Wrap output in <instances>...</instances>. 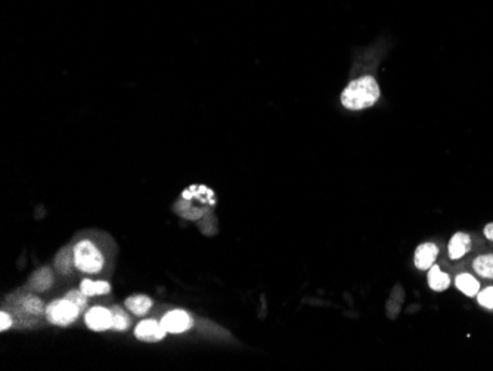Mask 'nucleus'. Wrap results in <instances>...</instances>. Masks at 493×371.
I'll list each match as a JSON object with an SVG mask.
<instances>
[{
	"label": "nucleus",
	"instance_id": "nucleus-1",
	"mask_svg": "<svg viewBox=\"0 0 493 371\" xmlns=\"http://www.w3.org/2000/svg\"><path fill=\"white\" fill-rule=\"evenodd\" d=\"M381 100L379 83L373 73H363L350 79L346 88L340 93V104L344 109L357 113L374 108Z\"/></svg>",
	"mask_w": 493,
	"mask_h": 371
},
{
	"label": "nucleus",
	"instance_id": "nucleus-2",
	"mask_svg": "<svg viewBox=\"0 0 493 371\" xmlns=\"http://www.w3.org/2000/svg\"><path fill=\"white\" fill-rule=\"evenodd\" d=\"M74 264L83 274H97L105 265V257L91 240H81L72 247Z\"/></svg>",
	"mask_w": 493,
	"mask_h": 371
},
{
	"label": "nucleus",
	"instance_id": "nucleus-3",
	"mask_svg": "<svg viewBox=\"0 0 493 371\" xmlns=\"http://www.w3.org/2000/svg\"><path fill=\"white\" fill-rule=\"evenodd\" d=\"M80 312L81 309L76 303H72L71 301L64 298L49 303L46 306L45 315L51 324L58 327H68L76 323Z\"/></svg>",
	"mask_w": 493,
	"mask_h": 371
},
{
	"label": "nucleus",
	"instance_id": "nucleus-4",
	"mask_svg": "<svg viewBox=\"0 0 493 371\" xmlns=\"http://www.w3.org/2000/svg\"><path fill=\"white\" fill-rule=\"evenodd\" d=\"M162 324L170 335H182L192 328L194 319L183 309H173L162 318Z\"/></svg>",
	"mask_w": 493,
	"mask_h": 371
},
{
	"label": "nucleus",
	"instance_id": "nucleus-5",
	"mask_svg": "<svg viewBox=\"0 0 493 371\" xmlns=\"http://www.w3.org/2000/svg\"><path fill=\"white\" fill-rule=\"evenodd\" d=\"M169 333L163 327L162 321H157L154 318H148L141 321V323L134 328V336L136 339L146 342V343H157L162 342Z\"/></svg>",
	"mask_w": 493,
	"mask_h": 371
},
{
	"label": "nucleus",
	"instance_id": "nucleus-6",
	"mask_svg": "<svg viewBox=\"0 0 493 371\" xmlns=\"http://www.w3.org/2000/svg\"><path fill=\"white\" fill-rule=\"evenodd\" d=\"M84 323L92 331L102 333L113 328V312L104 306L91 308L84 317Z\"/></svg>",
	"mask_w": 493,
	"mask_h": 371
},
{
	"label": "nucleus",
	"instance_id": "nucleus-7",
	"mask_svg": "<svg viewBox=\"0 0 493 371\" xmlns=\"http://www.w3.org/2000/svg\"><path fill=\"white\" fill-rule=\"evenodd\" d=\"M439 256V247L435 243H423L416 247L414 255V264L420 271H428L435 265Z\"/></svg>",
	"mask_w": 493,
	"mask_h": 371
},
{
	"label": "nucleus",
	"instance_id": "nucleus-8",
	"mask_svg": "<svg viewBox=\"0 0 493 371\" xmlns=\"http://www.w3.org/2000/svg\"><path fill=\"white\" fill-rule=\"evenodd\" d=\"M471 250V237L465 232L453 234L448 244V255L452 261H458Z\"/></svg>",
	"mask_w": 493,
	"mask_h": 371
},
{
	"label": "nucleus",
	"instance_id": "nucleus-9",
	"mask_svg": "<svg viewBox=\"0 0 493 371\" xmlns=\"http://www.w3.org/2000/svg\"><path fill=\"white\" fill-rule=\"evenodd\" d=\"M55 275L54 271L49 266H43L33 272V275L29 280V287L34 292H46L54 286Z\"/></svg>",
	"mask_w": 493,
	"mask_h": 371
},
{
	"label": "nucleus",
	"instance_id": "nucleus-10",
	"mask_svg": "<svg viewBox=\"0 0 493 371\" xmlns=\"http://www.w3.org/2000/svg\"><path fill=\"white\" fill-rule=\"evenodd\" d=\"M427 280H428V286L433 292H445L449 289L451 286V277L446 272H443L436 264L428 269L427 274Z\"/></svg>",
	"mask_w": 493,
	"mask_h": 371
},
{
	"label": "nucleus",
	"instance_id": "nucleus-11",
	"mask_svg": "<svg viewBox=\"0 0 493 371\" xmlns=\"http://www.w3.org/2000/svg\"><path fill=\"white\" fill-rule=\"evenodd\" d=\"M455 287L462 294L468 296V298H476L480 292V282L474 275L468 274V272H462V274H458L457 278H455Z\"/></svg>",
	"mask_w": 493,
	"mask_h": 371
},
{
	"label": "nucleus",
	"instance_id": "nucleus-12",
	"mask_svg": "<svg viewBox=\"0 0 493 371\" xmlns=\"http://www.w3.org/2000/svg\"><path fill=\"white\" fill-rule=\"evenodd\" d=\"M154 302L150 296L145 294H133L130 298L126 299V308L127 311H130L133 315L142 317L146 312H150V309L152 308Z\"/></svg>",
	"mask_w": 493,
	"mask_h": 371
},
{
	"label": "nucleus",
	"instance_id": "nucleus-13",
	"mask_svg": "<svg viewBox=\"0 0 493 371\" xmlns=\"http://www.w3.org/2000/svg\"><path fill=\"white\" fill-rule=\"evenodd\" d=\"M473 269L478 277L493 280V253L477 256L473 261Z\"/></svg>",
	"mask_w": 493,
	"mask_h": 371
},
{
	"label": "nucleus",
	"instance_id": "nucleus-14",
	"mask_svg": "<svg viewBox=\"0 0 493 371\" xmlns=\"http://www.w3.org/2000/svg\"><path fill=\"white\" fill-rule=\"evenodd\" d=\"M72 266H76V264H74V252L71 247H64L55 257V268L59 274L70 275Z\"/></svg>",
	"mask_w": 493,
	"mask_h": 371
},
{
	"label": "nucleus",
	"instance_id": "nucleus-15",
	"mask_svg": "<svg viewBox=\"0 0 493 371\" xmlns=\"http://www.w3.org/2000/svg\"><path fill=\"white\" fill-rule=\"evenodd\" d=\"M80 290L88 296V298H93V296H104L111 292V286L108 281H92V280H83L80 282Z\"/></svg>",
	"mask_w": 493,
	"mask_h": 371
},
{
	"label": "nucleus",
	"instance_id": "nucleus-16",
	"mask_svg": "<svg viewBox=\"0 0 493 371\" xmlns=\"http://www.w3.org/2000/svg\"><path fill=\"white\" fill-rule=\"evenodd\" d=\"M111 312H113V330L125 331L130 327L132 319L121 306H113L111 308Z\"/></svg>",
	"mask_w": 493,
	"mask_h": 371
},
{
	"label": "nucleus",
	"instance_id": "nucleus-17",
	"mask_svg": "<svg viewBox=\"0 0 493 371\" xmlns=\"http://www.w3.org/2000/svg\"><path fill=\"white\" fill-rule=\"evenodd\" d=\"M21 306L24 309V312H27L30 315L39 317L46 312V308L43 305V302L40 301V298H37V296H33V294L26 296V298L22 299Z\"/></svg>",
	"mask_w": 493,
	"mask_h": 371
},
{
	"label": "nucleus",
	"instance_id": "nucleus-18",
	"mask_svg": "<svg viewBox=\"0 0 493 371\" xmlns=\"http://www.w3.org/2000/svg\"><path fill=\"white\" fill-rule=\"evenodd\" d=\"M476 298H477V302H478L480 306H483L485 309H489V311H492V309H493V286L480 289V292H478V294L476 296Z\"/></svg>",
	"mask_w": 493,
	"mask_h": 371
},
{
	"label": "nucleus",
	"instance_id": "nucleus-19",
	"mask_svg": "<svg viewBox=\"0 0 493 371\" xmlns=\"http://www.w3.org/2000/svg\"><path fill=\"white\" fill-rule=\"evenodd\" d=\"M65 298L68 301H71L72 303H76L81 309V311L88 308V296H86L81 290H71L65 294Z\"/></svg>",
	"mask_w": 493,
	"mask_h": 371
},
{
	"label": "nucleus",
	"instance_id": "nucleus-20",
	"mask_svg": "<svg viewBox=\"0 0 493 371\" xmlns=\"http://www.w3.org/2000/svg\"><path fill=\"white\" fill-rule=\"evenodd\" d=\"M14 324V318H12L6 311L0 312V331H6Z\"/></svg>",
	"mask_w": 493,
	"mask_h": 371
},
{
	"label": "nucleus",
	"instance_id": "nucleus-21",
	"mask_svg": "<svg viewBox=\"0 0 493 371\" xmlns=\"http://www.w3.org/2000/svg\"><path fill=\"white\" fill-rule=\"evenodd\" d=\"M483 234H485V237L489 240V241H493V222L492 224H487L483 229Z\"/></svg>",
	"mask_w": 493,
	"mask_h": 371
}]
</instances>
